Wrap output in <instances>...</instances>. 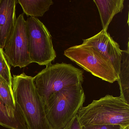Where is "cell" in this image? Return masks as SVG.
<instances>
[{"instance_id":"6da1fadb","label":"cell","mask_w":129,"mask_h":129,"mask_svg":"<svg viewBox=\"0 0 129 129\" xmlns=\"http://www.w3.org/2000/svg\"><path fill=\"white\" fill-rule=\"evenodd\" d=\"M16 103L22 112L28 129H53L46 116L45 104L34 77L23 73L14 75L12 84Z\"/></svg>"},{"instance_id":"7a4b0ae2","label":"cell","mask_w":129,"mask_h":129,"mask_svg":"<svg viewBox=\"0 0 129 129\" xmlns=\"http://www.w3.org/2000/svg\"><path fill=\"white\" fill-rule=\"evenodd\" d=\"M81 126L113 124L129 126V105L120 96L107 95L82 106L77 114Z\"/></svg>"},{"instance_id":"3957f363","label":"cell","mask_w":129,"mask_h":129,"mask_svg":"<svg viewBox=\"0 0 129 129\" xmlns=\"http://www.w3.org/2000/svg\"><path fill=\"white\" fill-rule=\"evenodd\" d=\"M85 95L82 84L52 95L45 104L47 120L53 129H63L83 106Z\"/></svg>"},{"instance_id":"277c9868","label":"cell","mask_w":129,"mask_h":129,"mask_svg":"<svg viewBox=\"0 0 129 129\" xmlns=\"http://www.w3.org/2000/svg\"><path fill=\"white\" fill-rule=\"evenodd\" d=\"M83 72L71 64H50L34 77L39 95L44 104L54 93L82 84Z\"/></svg>"},{"instance_id":"5b68a950","label":"cell","mask_w":129,"mask_h":129,"mask_svg":"<svg viewBox=\"0 0 129 129\" xmlns=\"http://www.w3.org/2000/svg\"><path fill=\"white\" fill-rule=\"evenodd\" d=\"M64 55L103 80L112 83L118 80V74L111 63L92 47L81 44L74 46L66 50Z\"/></svg>"},{"instance_id":"8992f818","label":"cell","mask_w":129,"mask_h":129,"mask_svg":"<svg viewBox=\"0 0 129 129\" xmlns=\"http://www.w3.org/2000/svg\"><path fill=\"white\" fill-rule=\"evenodd\" d=\"M30 58L33 62L47 66L56 57L52 37L46 27L35 17L26 21Z\"/></svg>"},{"instance_id":"52a82bcc","label":"cell","mask_w":129,"mask_h":129,"mask_svg":"<svg viewBox=\"0 0 129 129\" xmlns=\"http://www.w3.org/2000/svg\"><path fill=\"white\" fill-rule=\"evenodd\" d=\"M10 65L20 68L33 63L29 53L26 21L24 14L16 19L15 25L3 49Z\"/></svg>"},{"instance_id":"ba28073f","label":"cell","mask_w":129,"mask_h":129,"mask_svg":"<svg viewBox=\"0 0 129 129\" xmlns=\"http://www.w3.org/2000/svg\"><path fill=\"white\" fill-rule=\"evenodd\" d=\"M83 41L81 45L92 47L99 53L111 63L118 75L122 50L107 31L102 30L97 34Z\"/></svg>"},{"instance_id":"9c48e42d","label":"cell","mask_w":129,"mask_h":129,"mask_svg":"<svg viewBox=\"0 0 129 129\" xmlns=\"http://www.w3.org/2000/svg\"><path fill=\"white\" fill-rule=\"evenodd\" d=\"M16 0H0V47L3 50L16 22Z\"/></svg>"},{"instance_id":"30bf717a","label":"cell","mask_w":129,"mask_h":129,"mask_svg":"<svg viewBox=\"0 0 129 129\" xmlns=\"http://www.w3.org/2000/svg\"><path fill=\"white\" fill-rule=\"evenodd\" d=\"M93 2L99 12L102 30L107 31L114 16L122 12L124 0H93Z\"/></svg>"},{"instance_id":"8fae6325","label":"cell","mask_w":129,"mask_h":129,"mask_svg":"<svg viewBox=\"0 0 129 129\" xmlns=\"http://www.w3.org/2000/svg\"><path fill=\"white\" fill-rule=\"evenodd\" d=\"M120 91V96L129 105V42L127 49L121 51L120 71L117 80Z\"/></svg>"},{"instance_id":"7c38bea8","label":"cell","mask_w":129,"mask_h":129,"mask_svg":"<svg viewBox=\"0 0 129 129\" xmlns=\"http://www.w3.org/2000/svg\"><path fill=\"white\" fill-rule=\"evenodd\" d=\"M24 12L30 17H41L53 4L52 0H18Z\"/></svg>"},{"instance_id":"4fadbf2b","label":"cell","mask_w":129,"mask_h":129,"mask_svg":"<svg viewBox=\"0 0 129 129\" xmlns=\"http://www.w3.org/2000/svg\"><path fill=\"white\" fill-rule=\"evenodd\" d=\"M0 125L10 129H28L27 125L13 117L0 99Z\"/></svg>"},{"instance_id":"5bb4252c","label":"cell","mask_w":129,"mask_h":129,"mask_svg":"<svg viewBox=\"0 0 129 129\" xmlns=\"http://www.w3.org/2000/svg\"><path fill=\"white\" fill-rule=\"evenodd\" d=\"M0 75L12 87V79L11 67L4 53L3 50L0 47Z\"/></svg>"},{"instance_id":"9a60e30c","label":"cell","mask_w":129,"mask_h":129,"mask_svg":"<svg viewBox=\"0 0 129 129\" xmlns=\"http://www.w3.org/2000/svg\"><path fill=\"white\" fill-rule=\"evenodd\" d=\"M124 127L119 125L113 124H102L84 126L83 129H123Z\"/></svg>"},{"instance_id":"2e32d148","label":"cell","mask_w":129,"mask_h":129,"mask_svg":"<svg viewBox=\"0 0 129 129\" xmlns=\"http://www.w3.org/2000/svg\"><path fill=\"white\" fill-rule=\"evenodd\" d=\"M63 129H83L78 120L77 115H76Z\"/></svg>"},{"instance_id":"e0dca14e","label":"cell","mask_w":129,"mask_h":129,"mask_svg":"<svg viewBox=\"0 0 129 129\" xmlns=\"http://www.w3.org/2000/svg\"><path fill=\"white\" fill-rule=\"evenodd\" d=\"M123 129H129V126L124 127Z\"/></svg>"}]
</instances>
